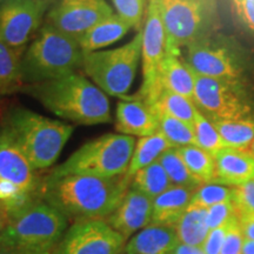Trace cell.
I'll return each mask as SVG.
<instances>
[{
    "label": "cell",
    "instance_id": "obj_1",
    "mask_svg": "<svg viewBox=\"0 0 254 254\" xmlns=\"http://www.w3.org/2000/svg\"><path fill=\"white\" fill-rule=\"evenodd\" d=\"M131 179L124 176H49L40 194L47 204L73 220L106 219L118 207L129 190Z\"/></svg>",
    "mask_w": 254,
    "mask_h": 254
},
{
    "label": "cell",
    "instance_id": "obj_2",
    "mask_svg": "<svg viewBox=\"0 0 254 254\" xmlns=\"http://www.w3.org/2000/svg\"><path fill=\"white\" fill-rule=\"evenodd\" d=\"M23 91L62 119L79 125H100L112 122L107 94L80 73L26 85Z\"/></svg>",
    "mask_w": 254,
    "mask_h": 254
},
{
    "label": "cell",
    "instance_id": "obj_3",
    "mask_svg": "<svg viewBox=\"0 0 254 254\" xmlns=\"http://www.w3.org/2000/svg\"><path fill=\"white\" fill-rule=\"evenodd\" d=\"M82 57L84 51L75 38L44 23L21 58L25 86L75 73L81 68Z\"/></svg>",
    "mask_w": 254,
    "mask_h": 254
},
{
    "label": "cell",
    "instance_id": "obj_4",
    "mask_svg": "<svg viewBox=\"0 0 254 254\" xmlns=\"http://www.w3.org/2000/svg\"><path fill=\"white\" fill-rule=\"evenodd\" d=\"M4 126L36 171L52 166L73 134V127L68 124L46 118L25 107L7 111Z\"/></svg>",
    "mask_w": 254,
    "mask_h": 254
},
{
    "label": "cell",
    "instance_id": "obj_5",
    "mask_svg": "<svg viewBox=\"0 0 254 254\" xmlns=\"http://www.w3.org/2000/svg\"><path fill=\"white\" fill-rule=\"evenodd\" d=\"M68 219L44 199L36 198L9 214L0 245L52 253L67 230Z\"/></svg>",
    "mask_w": 254,
    "mask_h": 254
},
{
    "label": "cell",
    "instance_id": "obj_6",
    "mask_svg": "<svg viewBox=\"0 0 254 254\" xmlns=\"http://www.w3.org/2000/svg\"><path fill=\"white\" fill-rule=\"evenodd\" d=\"M135 139L120 133H107L87 141L57 166L50 176H90L113 178L128 171Z\"/></svg>",
    "mask_w": 254,
    "mask_h": 254
},
{
    "label": "cell",
    "instance_id": "obj_7",
    "mask_svg": "<svg viewBox=\"0 0 254 254\" xmlns=\"http://www.w3.org/2000/svg\"><path fill=\"white\" fill-rule=\"evenodd\" d=\"M166 30L167 53L180 56L190 44L215 33L218 0H154Z\"/></svg>",
    "mask_w": 254,
    "mask_h": 254
},
{
    "label": "cell",
    "instance_id": "obj_8",
    "mask_svg": "<svg viewBox=\"0 0 254 254\" xmlns=\"http://www.w3.org/2000/svg\"><path fill=\"white\" fill-rule=\"evenodd\" d=\"M142 30L125 45L113 50L84 52L81 68L101 91L112 97L125 98L134 82L141 60Z\"/></svg>",
    "mask_w": 254,
    "mask_h": 254
},
{
    "label": "cell",
    "instance_id": "obj_9",
    "mask_svg": "<svg viewBox=\"0 0 254 254\" xmlns=\"http://www.w3.org/2000/svg\"><path fill=\"white\" fill-rule=\"evenodd\" d=\"M193 103L209 120L254 118V86L246 78H209L195 74Z\"/></svg>",
    "mask_w": 254,
    "mask_h": 254
},
{
    "label": "cell",
    "instance_id": "obj_10",
    "mask_svg": "<svg viewBox=\"0 0 254 254\" xmlns=\"http://www.w3.org/2000/svg\"><path fill=\"white\" fill-rule=\"evenodd\" d=\"M185 63L196 75L246 78L249 59L233 38L213 33L186 47Z\"/></svg>",
    "mask_w": 254,
    "mask_h": 254
},
{
    "label": "cell",
    "instance_id": "obj_11",
    "mask_svg": "<svg viewBox=\"0 0 254 254\" xmlns=\"http://www.w3.org/2000/svg\"><path fill=\"white\" fill-rule=\"evenodd\" d=\"M52 0H0V36L23 53L45 23Z\"/></svg>",
    "mask_w": 254,
    "mask_h": 254
},
{
    "label": "cell",
    "instance_id": "obj_12",
    "mask_svg": "<svg viewBox=\"0 0 254 254\" xmlns=\"http://www.w3.org/2000/svg\"><path fill=\"white\" fill-rule=\"evenodd\" d=\"M127 239L105 219L75 220L52 254H122Z\"/></svg>",
    "mask_w": 254,
    "mask_h": 254
},
{
    "label": "cell",
    "instance_id": "obj_13",
    "mask_svg": "<svg viewBox=\"0 0 254 254\" xmlns=\"http://www.w3.org/2000/svg\"><path fill=\"white\" fill-rule=\"evenodd\" d=\"M114 13L106 0H55L47 12L45 23L78 40Z\"/></svg>",
    "mask_w": 254,
    "mask_h": 254
},
{
    "label": "cell",
    "instance_id": "obj_14",
    "mask_svg": "<svg viewBox=\"0 0 254 254\" xmlns=\"http://www.w3.org/2000/svg\"><path fill=\"white\" fill-rule=\"evenodd\" d=\"M141 30L142 84L138 95L150 103L157 93L159 67L167 55L166 30L154 0H148Z\"/></svg>",
    "mask_w": 254,
    "mask_h": 254
},
{
    "label": "cell",
    "instance_id": "obj_15",
    "mask_svg": "<svg viewBox=\"0 0 254 254\" xmlns=\"http://www.w3.org/2000/svg\"><path fill=\"white\" fill-rule=\"evenodd\" d=\"M0 178L32 195L41 189L36 170L5 126L0 129Z\"/></svg>",
    "mask_w": 254,
    "mask_h": 254
},
{
    "label": "cell",
    "instance_id": "obj_16",
    "mask_svg": "<svg viewBox=\"0 0 254 254\" xmlns=\"http://www.w3.org/2000/svg\"><path fill=\"white\" fill-rule=\"evenodd\" d=\"M152 211L153 199L129 186L116 211L105 220L113 230L128 239L151 224Z\"/></svg>",
    "mask_w": 254,
    "mask_h": 254
},
{
    "label": "cell",
    "instance_id": "obj_17",
    "mask_svg": "<svg viewBox=\"0 0 254 254\" xmlns=\"http://www.w3.org/2000/svg\"><path fill=\"white\" fill-rule=\"evenodd\" d=\"M114 126L120 134L144 138L159 131V116L144 98L135 94L117 104Z\"/></svg>",
    "mask_w": 254,
    "mask_h": 254
},
{
    "label": "cell",
    "instance_id": "obj_18",
    "mask_svg": "<svg viewBox=\"0 0 254 254\" xmlns=\"http://www.w3.org/2000/svg\"><path fill=\"white\" fill-rule=\"evenodd\" d=\"M213 157L215 184L237 187L254 179V155L249 150L224 147Z\"/></svg>",
    "mask_w": 254,
    "mask_h": 254
},
{
    "label": "cell",
    "instance_id": "obj_19",
    "mask_svg": "<svg viewBox=\"0 0 254 254\" xmlns=\"http://www.w3.org/2000/svg\"><path fill=\"white\" fill-rule=\"evenodd\" d=\"M174 226L150 224L131 237L124 253L127 254H170L179 245Z\"/></svg>",
    "mask_w": 254,
    "mask_h": 254
},
{
    "label": "cell",
    "instance_id": "obj_20",
    "mask_svg": "<svg viewBox=\"0 0 254 254\" xmlns=\"http://www.w3.org/2000/svg\"><path fill=\"white\" fill-rule=\"evenodd\" d=\"M194 85L195 74L190 68V66L180 59V56L167 53L159 67L157 93L154 98L157 97L160 90H166L184 95L193 101L194 99Z\"/></svg>",
    "mask_w": 254,
    "mask_h": 254
},
{
    "label": "cell",
    "instance_id": "obj_21",
    "mask_svg": "<svg viewBox=\"0 0 254 254\" xmlns=\"http://www.w3.org/2000/svg\"><path fill=\"white\" fill-rule=\"evenodd\" d=\"M195 190L172 186L153 200L151 224L176 226L190 204Z\"/></svg>",
    "mask_w": 254,
    "mask_h": 254
},
{
    "label": "cell",
    "instance_id": "obj_22",
    "mask_svg": "<svg viewBox=\"0 0 254 254\" xmlns=\"http://www.w3.org/2000/svg\"><path fill=\"white\" fill-rule=\"evenodd\" d=\"M131 28L132 26L125 19L114 13L82 34L78 39V43L84 52L100 51L123 39Z\"/></svg>",
    "mask_w": 254,
    "mask_h": 254
},
{
    "label": "cell",
    "instance_id": "obj_23",
    "mask_svg": "<svg viewBox=\"0 0 254 254\" xmlns=\"http://www.w3.org/2000/svg\"><path fill=\"white\" fill-rule=\"evenodd\" d=\"M21 58L23 53L12 49L0 36V97L24 90Z\"/></svg>",
    "mask_w": 254,
    "mask_h": 254
},
{
    "label": "cell",
    "instance_id": "obj_24",
    "mask_svg": "<svg viewBox=\"0 0 254 254\" xmlns=\"http://www.w3.org/2000/svg\"><path fill=\"white\" fill-rule=\"evenodd\" d=\"M207 209L200 207H190L176 224V231L180 244L201 247L209 233L206 222Z\"/></svg>",
    "mask_w": 254,
    "mask_h": 254
},
{
    "label": "cell",
    "instance_id": "obj_25",
    "mask_svg": "<svg viewBox=\"0 0 254 254\" xmlns=\"http://www.w3.org/2000/svg\"><path fill=\"white\" fill-rule=\"evenodd\" d=\"M170 148H172V146L160 132L139 138V140L135 142L134 152H133L131 164H129L126 176L131 179L141 168L150 166L151 164L158 161L161 154Z\"/></svg>",
    "mask_w": 254,
    "mask_h": 254
},
{
    "label": "cell",
    "instance_id": "obj_26",
    "mask_svg": "<svg viewBox=\"0 0 254 254\" xmlns=\"http://www.w3.org/2000/svg\"><path fill=\"white\" fill-rule=\"evenodd\" d=\"M158 114H167L193 126L196 106L192 100L173 92L160 90L150 104Z\"/></svg>",
    "mask_w": 254,
    "mask_h": 254
},
{
    "label": "cell",
    "instance_id": "obj_27",
    "mask_svg": "<svg viewBox=\"0 0 254 254\" xmlns=\"http://www.w3.org/2000/svg\"><path fill=\"white\" fill-rule=\"evenodd\" d=\"M225 147L249 150L254 139V118L241 120H211Z\"/></svg>",
    "mask_w": 254,
    "mask_h": 254
},
{
    "label": "cell",
    "instance_id": "obj_28",
    "mask_svg": "<svg viewBox=\"0 0 254 254\" xmlns=\"http://www.w3.org/2000/svg\"><path fill=\"white\" fill-rule=\"evenodd\" d=\"M172 186L170 178L159 161L141 168L131 178L132 189L140 190L153 200Z\"/></svg>",
    "mask_w": 254,
    "mask_h": 254
},
{
    "label": "cell",
    "instance_id": "obj_29",
    "mask_svg": "<svg viewBox=\"0 0 254 254\" xmlns=\"http://www.w3.org/2000/svg\"><path fill=\"white\" fill-rule=\"evenodd\" d=\"M177 150L190 172L200 184L214 183L215 159L213 155L195 145L178 147Z\"/></svg>",
    "mask_w": 254,
    "mask_h": 254
},
{
    "label": "cell",
    "instance_id": "obj_30",
    "mask_svg": "<svg viewBox=\"0 0 254 254\" xmlns=\"http://www.w3.org/2000/svg\"><path fill=\"white\" fill-rule=\"evenodd\" d=\"M158 161L164 167L165 172L167 173L173 186L196 190L199 186L202 185L190 172V170L184 163L180 154L178 153L176 147H172L164 152L161 157L158 159Z\"/></svg>",
    "mask_w": 254,
    "mask_h": 254
},
{
    "label": "cell",
    "instance_id": "obj_31",
    "mask_svg": "<svg viewBox=\"0 0 254 254\" xmlns=\"http://www.w3.org/2000/svg\"><path fill=\"white\" fill-rule=\"evenodd\" d=\"M159 116V131L172 147H184V146L195 145V136L193 126L184 123L182 120L173 118L167 114Z\"/></svg>",
    "mask_w": 254,
    "mask_h": 254
},
{
    "label": "cell",
    "instance_id": "obj_32",
    "mask_svg": "<svg viewBox=\"0 0 254 254\" xmlns=\"http://www.w3.org/2000/svg\"><path fill=\"white\" fill-rule=\"evenodd\" d=\"M196 146L214 155L225 147L224 142L213 123L196 109L194 124H193Z\"/></svg>",
    "mask_w": 254,
    "mask_h": 254
},
{
    "label": "cell",
    "instance_id": "obj_33",
    "mask_svg": "<svg viewBox=\"0 0 254 254\" xmlns=\"http://www.w3.org/2000/svg\"><path fill=\"white\" fill-rule=\"evenodd\" d=\"M232 200H233V187L215 183L202 184L193 193L190 206L207 209L214 205L232 201Z\"/></svg>",
    "mask_w": 254,
    "mask_h": 254
},
{
    "label": "cell",
    "instance_id": "obj_34",
    "mask_svg": "<svg viewBox=\"0 0 254 254\" xmlns=\"http://www.w3.org/2000/svg\"><path fill=\"white\" fill-rule=\"evenodd\" d=\"M112 4L116 13L125 19L132 28H141L148 0H112Z\"/></svg>",
    "mask_w": 254,
    "mask_h": 254
},
{
    "label": "cell",
    "instance_id": "obj_35",
    "mask_svg": "<svg viewBox=\"0 0 254 254\" xmlns=\"http://www.w3.org/2000/svg\"><path fill=\"white\" fill-rule=\"evenodd\" d=\"M236 219H238V213L233 201L221 202V204L212 206L207 208V213H206V222H207L209 231L226 226Z\"/></svg>",
    "mask_w": 254,
    "mask_h": 254
},
{
    "label": "cell",
    "instance_id": "obj_36",
    "mask_svg": "<svg viewBox=\"0 0 254 254\" xmlns=\"http://www.w3.org/2000/svg\"><path fill=\"white\" fill-rule=\"evenodd\" d=\"M233 204L239 215L254 214V179L233 187Z\"/></svg>",
    "mask_w": 254,
    "mask_h": 254
},
{
    "label": "cell",
    "instance_id": "obj_37",
    "mask_svg": "<svg viewBox=\"0 0 254 254\" xmlns=\"http://www.w3.org/2000/svg\"><path fill=\"white\" fill-rule=\"evenodd\" d=\"M244 236L239 227V222L237 220L232 221L228 226V231L225 238L220 254H241L244 244Z\"/></svg>",
    "mask_w": 254,
    "mask_h": 254
},
{
    "label": "cell",
    "instance_id": "obj_38",
    "mask_svg": "<svg viewBox=\"0 0 254 254\" xmlns=\"http://www.w3.org/2000/svg\"><path fill=\"white\" fill-rule=\"evenodd\" d=\"M231 1L241 25L254 34V0H231Z\"/></svg>",
    "mask_w": 254,
    "mask_h": 254
},
{
    "label": "cell",
    "instance_id": "obj_39",
    "mask_svg": "<svg viewBox=\"0 0 254 254\" xmlns=\"http://www.w3.org/2000/svg\"><path fill=\"white\" fill-rule=\"evenodd\" d=\"M230 224L226 225V226L218 227V228H215V230L209 231V233H208L207 238H206L205 243L202 244V246H201V249L204 250L205 254H220Z\"/></svg>",
    "mask_w": 254,
    "mask_h": 254
},
{
    "label": "cell",
    "instance_id": "obj_40",
    "mask_svg": "<svg viewBox=\"0 0 254 254\" xmlns=\"http://www.w3.org/2000/svg\"><path fill=\"white\" fill-rule=\"evenodd\" d=\"M238 222H239V227L244 239L254 241V214L239 215Z\"/></svg>",
    "mask_w": 254,
    "mask_h": 254
},
{
    "label": "cell",
    "instance_id": "obj_41",
    "mask_svg": "<svg viewBox=\"0 0 254 254\" xmlns=\"http://www.w3.org/2000/svg\"><path fill=\"white\" fill-rule=\"evenodd\" d=\"M170 254H205L201 247L190 246L185 244H179Z\"/></svg>",
    "mask_w": 254,
    "mask_h": 254
},
{
    "label": "cell",
    "instance_id": "obj_42",
    "mask_svg": "<svg viewBox=\"0 0 254 254\" xmlns=\"http://www.w3.org/2000/svg\"><path fill=\"white\" fill-rule=\"evenodd\" d=\"M0 254H52V253L34 252V251L19 249V247H12V246L0 245Z\"/></svg>",
    "mask_w": 254,
    "mask_h": 254
},
{
    "label": "cell",
    "instance_id": "obj_43",
    "mask_svg": "<svg viewBox=\"0 0 254 254\" xmlns=\"http://www.w3.org/2000/svg\"><path fill=\"white\" fill-rule=\"evenodd\" d=\"M9 221L8 212L4 205L0 202V232L4 231L6 227H7Z\"/></svg>",
    "mask_w": 254,
    "mask_h": 254
},
{
    "label": "cell",
    "instance_id": "obj_44",
    "mask_svg": "<svg viewBox=\"0 0 254 254\" xmlns=\"http://www.w3.org/2000/svg\"><path fill=\"white\" fill-rule=\"evenodd\" d=\"M241 254H254V241L244 240Z\"/></svg>",
    "mask_w": 254,
    "mask_h": 254
},
{
    "label": "cell",
    "instance_id": "obj_45",
    "mask_svg": "<svg viewBox=\"0 0 254 254\" xmlns=\"http://www.w3.org/2000/svg\"><path fill=\"white\" fill-rule=\"evenodd\" d=\"M249 151L251 152V153H252L253 155H254V139H253V141H252V144H251V146H250V148H249Z\"/></svg>",
    "mask_w": 254,
    "mask_h": 254
},
{
    "label": "cell",
    "instance_id": "obj_46",
    "mask_svg": "<svg viewBox=\"0 0 254 254\" xmlns=\"http://www.w3.org/2000/svg\"><path fill=\"white\" fill-rule=\"evenodd\" d=\"M125 254H127V253H125Z\"/></svg>",
    "mask_w": 254,
    "mask_h": 254
}]
</instances>
